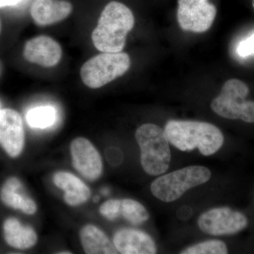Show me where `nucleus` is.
I'll return each instance as SVG.
<instances>
[{"instance_id": "nucleus-1", "label": "nucleus", "mask_w": 254, "mask_h": 254, "mask_svg": "<svg viewBox=\"0 0 254 254\" xmlns=\"http://www.w3.org/2000/svg\"><path fill=\"white\" fill-rule=\"evenodd\" d=\"M164 130L169 142L177 149L192 151L197 148L205 156L216 153L225 141L218 127L204 122L170 120Z\"/></svg>"}, {"instance_id": "nucleus-2", "label": "nucleus", "mask_w": 254, "mask_h": 254, "mask_svg": "<svg viewBox=\"0 0 254 254\" xmlns=\"http://www.w3.org/2000/svg\"><path fill=\"white\" fill-rule=\"evenodd\" d=\"M134 23L133 13L126 5L118 1L110 2L102 11L98 26L92 33L95 48L103 53H120Z\"/></svg>"}, {"instance_id": "nucleus-3", "label": "nucleus", "mask_w": 254, "mask_h": 254, "mask_svg": "<svg viewBox=\"0 0 254 254\" xmlns=\"http://www.w3.org/2000/svg\"><path fill=\"white\" fill-rule=\"evenodd\" d=\"M135 138L145 173L150 176L166 173L171 162V150L165 130L155 124H144L137 128Z\"/></svg>"}, {"instance_id": "nucleus-4", "label": "nucleus", "mask_w": 254, "mask_h": 254, "mask_svg": "<svg viewBox=\"0 0 254 254\" xmlns=\"http://www.w3.org/2000/svg\"><path fill=\"white\" fill-rule=\"evenodd\" d=\"M211 176V172L206 167H185L155 179L150 185V190L158 199L171 203L179 199L190 189L206 183Z\"/></svg>"}, {"instance_id": "nucleus-5", "label": "nucleus", "mask_w": 254, "mask_h": 254, "mask_svg": "<svg viewBox=\"0 0 254 254\" xmlns=\"http://www.w3.org/2000/svg\"><path fill=\"white\" fill-rule=\"evenodd\" d=\"M249 93L250 88L243 81L228 80L220 95L212 101L210 108L222 118L254 123V102L247 100Z\"/></svg>"}, {"instance_id": "nucleus-6", "label": "nucleus", "mask_w": 254, "mask_h": 254, "mask_svg": "<svg viewBox=\"0 0 254 254\" xmlns=\"http://www.w3.org/2000/svg\"><path fill=\"white\" fill-rule=\"evenodd\" d=\"M130 66L131 60L127 53H103L83 64L80 73L85 85L99 88L123 76Z\"/></svg>"}, {"instance_id": "nucleus-7", "label": "nucleus", "mask_w": 254, "mask_h": 254, "mask_svg": "<svg viewBox=\"0 0 254 254\" xmlns=\"http://www.w3.org/2000/svg\"><path fill=\"white\" fill-rule=\"evenodd\" d=\"M198 226L202 232L213 236L238 233L248 226L245 215L229 207H218L207 210L198 219Z\"/></svg>"}, {"instance_id": "nucleus-8", "label": "nucleus", "mask_w": 254, "mask_h": 254, "mask_svg": "<svg viewBox=\"0 0 254 254\" xmlns=\"http://www.w3.org/2000/svg\"><path fill=\"white\" fill-rule=\"evenodd\" d=\"M177 20L182 30L203 33L215 21L216 8L208 0H178Z\"/></svg>"}, {"instance_id": "nucleus-9", "label": "nucleus", "mask_w": 254, "mask_h": 254, "mask_svg": "<svg viewBox=\"0 0 254 254\" xmlns=\"http://www.w3.org/2000/svg\"><path fill=\"white\" fill-rule=\"evenodd\" d=\"M72 164L76 171L90 181H95L102 175L103 160L99 152L85 138H76L70 146Z\"/></svg>"}, {"instance_id": "nucleus-10", "label": "nucleus", "mask_w": 254, "mask_h": 254, "mask_svg": "<svg viewBox=\"0 0 254 254\" xmlns=\"http://www.w3.org/2000/svg\"><path fill=\"white\" fill-rule=\"evenodd\" d=\"M22 118L12 109L0 110V145L11 158L21 154L24 146Z\"/></svg>"}, {"instance_id": "nucleus-11", "label": "nucleus", "mask_w": 254, "mask_h": 254, "mask_svg": "<svg viewBox=\"0 0 254 254\" xmlns=\"http://www.w3.org/2000/svg\"><path fill=\"white\" fill-rule=\"evenodd\" d=\"M63 50L59 43L50 37L41 36L27 41L23 57L29 63L44 67H52L60 63Z\"/></svg>"}, {"instance_id": "nucleus-12", "label": "nucleus", "mask_w": 254, "mask_h": 254, "mask_svg": "<svg viewBox=\"0 0 254 254\" xmlns=\"http://www.w3.org/2000/svg\"><path fill=\"white\" fill-rule=\"evenodd\" d=\"M113 243L118 252L123 254H154L158 251L149 235L134 229L118 230L114 235Z\"/></svg>"}, {"instance_id": "nucleus-13", "label": "nucleus", "mask_w": 254, "mask_h": 254, "mask_svg": "<svg viewBox=\"0 0 254 254\" xmlns=\"http://www.w3.org/2000/svg\"><path fill=\"white\" fill-rule=\"evenodd\" d=\"M72 9L71 3L65 0H34L31 14L37 25L45 26L63 21Z\"/></svg>"}, {"instance_id": "nucleus-14", "label": "nucleus", "mask_w": 254, "mask_h": 254, "mask_svg": "<svg viewBox=\"0 0 254 254\" xmlns=\"http://www.w3.org/2000/svg\"><path fill=\"white\" fill-rule=\"evenodd\" d=\"M55 186L64 192L65 202L71 206H78L86 203L91 196V190L86 184L66 172H58L53 176Z\"/></svg>"}, {"instance_id": "nucleus-15", "label": "nucleus", "mask_w": 254, "mask_h": 254, "mask_svg": "<svg viewBox=\"0 0 254 254\" xmlns=\"http://www.w3.org/2000/svg\"><path fill=\"white\" fill-rule=\"evenodd\" d=\"M0 198L10 208L27 215H33L37 211L36 202L24 193L22 183L16 177H10L4 182L0 190Z\"/></svg>"}, {"instance_id": "nucleus-16", "label": "nucleus", "mask_w": 254, "mask_h": 254, "mask_svg": "<svg viewBox=\"0 0 254 254\" xmlns=\"http://www.w3.org/2000/svg\"><path fill=\"white\" fill-rule=\"evenodd\" d=\"M4 240L11 247L24 250L36 245L38 237L31 227L23 225L17 219L8 218L3 225Z\"/></svg>"}, {"instance_id": "nucleus-17", "label": "nucleus", "mask_w": 254, "mask_h": 254, "mask_svg": "<svg viewBox=\"0 0 254 254\" xmlns=\"http://www.w3.org/2000/svg\"><path fill=\"white\" fill-rule=\"evenodd\" d=\"M80 240L85 253L115 254L118 251L108 237L98 227L87 225L80 232Z\"/></svg>"}, {"instance_id": "nucleus-18", "label": "nucleus", "mask_w": 254, "mask_h": 254, "mask_svg": "<svg viewBox=\"0 0 254 254\" xmlns=\"http://www.w3.org/2000/svg\"><path fill=\"white\" fill-rule=\"evenodd\" d=\"M26 121L35 128H48L53 126L57 120V111L53 106H40L32 108L26 114Z\"/></svg>"}, {"instance_id": "nucleus-19", "label": "nucleus", "mask_w": 254, "mask_h": 254, "mask_svg": "<svg viewBox=\"0 0 254 254\" xmlns=\"http://www.w3.org/2000/svg\"><path fill=\"white\" fill-rule=\"evenodd\" d=\"M121 215L135 225H141L150 218L147 209L139 202L131 198L122 200Z\"/></svg>"}, {"instance_id": "nucleus-20", "label": "nucleus", "mask_w": 254, "mask_h": 254, "mask_svg": "<svg viewBox=\"0 0 254 254\" xmlns=\"http://www.w3.org/2000/svg\"><path fill=\"white\" fill-rule=\"evenodd\" d=\"M226 244L220 240H208L190 246L182 250V254H226Z\"/></svg>"}, {"instance_id": "nucleus-21", "label": "nucleus", "mask_w": 254, "mask_h": 254, "mask_svg": "<svg viewBox=\"0 0 254 254\" xmlns=\"http://www.w3.org/2000/svg\"><path fill=\"white\" fill-rule=\"evenodd\" d=\"M121 203L120 199L107 200L100 207V215L110 221L116 220L121 215Z\"/></svg>"}, {"instance_id": "nucleus-22", "label": "nucleus", "mask_w": 254, "mask_h": 254, "mask_svg": "<svg viewBox=\"0 0 254 254\" xmlns=\"http://www.w3.org/2000/svg\"><path fill=\"white\" fill-rule=\"evenodd\" d=\"M237 53L241 58H248L254 55V33L239 43Z\"/></svg>"}, {"instance_id": "nucleus-23", "label": "nucleus", "mask_w": 254, "mask_h": 254, "mask_svg": "<svg viewBox=\"0 0 254 254\" xmlns=\"http://www.w3.org/2000/svg\"><path fill=\"white\" fill-rule=\"evenodd\" d=\"M21 0H0V8L4 6H13L19 2Z\"/></svg>"}, {"instance_id": "nucleus-24", "label": "nucleus", "mask_w": 254, "mask_h": 254, "mask_svg": "<svg viewBox=\"0 0 254 254\" xmlns=\"http://www.w3.org/2000/svg\"><path fill=\"white\" fill-rule=\"evenodd\" d=\"M98 200H99V197H98V196L95 197V198H94V202H98Z\"/></svg>"}, {"instance_id": "nucleus-25", "label": "nucleus", "mask_w": 254, "mask_h": 254, "mask_svg": "<svg viewBox=\"0 0 254 254\" xmlns=\"http://www.w3.org/2000/svg\"><path fill=\"white\" fill-rule=\"evenodd\" d=\"M252 4H253V7L254 9V0H252Z\"/></svg>"}, {"instance_id": "nucleus-26", "label": "nucleus", "mask_w": 254, "mask_h": 254, "mask_svg": "<svg viewBox=\"0 0 254 254\" xmlns=\"http://www.w3.org/2000/svg\"><path fill=\"white\" fill-rule=\"evenodd\" d=\"M0 31H1V22H0Z\"/></svg>"}]
</instances>
